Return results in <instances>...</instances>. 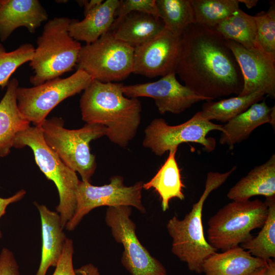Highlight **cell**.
Listing matches in <instances>:
<instances>
[{"label":"cell","instance_id":"20","mask_svg":"<svg viewBox=\"0 0 275 275\" xmlns=\"http://www.w3.org/2000/svg\"><path fill=\"white\" fill-rule=\"evenodd\" d=\"M18 85L17 78L10 79L6 92L0 101L1 157L10 153L17 134L30 126V122L21 113L17 106L16 91Z\"/></svg>","mask_w":275,"mask_h":275},{"label":"cell","instance_id":"30","mask_svg":"<svg viewBox=\"0 0 275 275\" xmlns=\"http://www.w3.org/2000/svg\"><path fill=\"white\" fill-rule=\"evenodd\" d=\"M257 27V43L259 50L275 63V5L272 2L266 12L254 16Z\"/></svg>","mask_w":275,"mask_h":275},{"label":"cell","instance_id":"34","mask_svg":"<svg viewBox=\"0 0 275 275\" xmlns=\"http://www.w3.org/2000/svg\"><path fill=\"white\" fill-rule=\"evenodd\" d=\"M0 275H20L14 254L7 248L0 253Z\"/></svg>","mask_w":275,"mask_h":275},{"label":"cell","instance_id":"32","mask_svg":"<svg viewBox=\"0 0 275 275\" xmlns=\"http://www.w3.org/2000/svg\"><path fill=\"white\" fill-rule=\"evenodd\" d=\"M133 12H139L160 17L155 0H121L115 13L114 24ZM112 24V25H113Z\"/></svg>","mask_w":275,"mask_h":275},{"label":"cell","instance_id":"27","mask_svg":"<svg viewBox=\"0 0 275 275\" xmlns=\"http://www.w3.org/2000/svg\"><path fill=\"white\" fill-rule=\"evenodd\" d=\"M164 28L181 36L190 24L195 22L190 0H155Z\"/></svg>","mask_w":275,"mask_h":275},{"label":"cell","instance_id":"23","mask_svg":"<svg viewBox=\"0 0 275 275\" xmlns=\"http://www.w3.org/2000/svg\"><path fill=\"white\" fill-rule=\"evenodd\" d=\"M119 0H106L91 11L80 21L72 19L68 31L74 40L86 44L95 42L108 32L115 19Z\"/></svg>","mask_w":275,"mask_h":275},{"label":"cell","instance_id":"4","mask_svg":"<svg viewBox=\"0 0 275 275\" xmlns=\"http://www.w3.org/2000/svg\"><path fill=\"white\" fill-rule=\"evenodd\" d=\"M71 21L65 17H54L44 25L30 62L34 73L30 81L34 86L60 77L76 65L81 46L69 35Z\"/></svg>","mask_w":275,"mask_h":275},{"label":"cell","instance_id":"1","mask_svg":"<svg viewBox=\"0 0 275 275\" xmlns=\"http://www.w3.org/2000/svg\"><path fill=\"white\" fill-rule=\"evenodd\" d=\"M184 85L210 100L239 95L243 78L228 39L214 28L193 23L180 37L175 70Z\"/></svg>","mask_w":275,"mask_h":275},{"label":"cell","instance_id":"6","mask_svg":"<svg viewBox=\"0 0 275 275\" xmlns=\"http://www.w3.org/2000/svg\"><path fill=\"white\" fill-rule=\"evenodd\" d=\"M29 147L36 164L46 178L55 184L59 196L56 211L63 228L73 217L76 207V190L80 182L76 173L69 168L45 143L40 126H31L16 135L13 147Z\"/></svg>","mask_w":275,"mask_h":275},{"label":"cell","instance_id":"11","mask_svg":"<svg viewBox=\"0 0 275 275\" xmlns=\"http://www.w3.org/2000/svg\"><path fill=\"white\" fill-rule=\"evenodd\" d=\"M131 211L130 206L109 207L105 215L113 238L123 246L122 265L131 275H167L162 264L139 240L135 224L130 218Z\"/></svg>","mask_w":275,"mask_h":275},{"label":"cell","instance_id":"29","mask_svg":"<svg viewBox=\"0 0 275 275\" xmlns=\"http://www.w3.org/2000/svg\"><path fill=\"white\" fill-rule=\"evenodd\" d=\"M195 22L214 28L239 8L238 0H190Z\"/></svg>","mask_w":275,"mask_h":275},{"label":"cell","instance_id":"39","mask_svg":"<svg viewBox=\"0 0 275 275\" xmlns=\"http://www.w3.org/2000/svg\"><path fill=\"white\" fill-rule=\"evenodd\" d=\"M239 3L244 4L248 9H251L255 7L258 1L257 0H238Z\"/></svg>","mask_w":275,"mask_h":275},{"label":"cell","instance_id":"8","mask_svg":"<svg viewBox=\"0 0 275 275\" xmlns=\"http://www.w3.org/2000/svg\"><path fill=\"white\" fill-rule=\"evenodd\" d=\"M134 47L116 39L111 31L95 42L81 46L77 69L102 82H117L133 72Z\"/></svg>","mask_w":275,"mask_h":275},{"label":"cell","instance_id":"37","mask_svg":"<svg viewBox=\"0 0 275 275\" xmlns=\"http://www.w3.org/2000/svg\"><path fill=\"white\" fill-rule=\"evenodd\" d=\"M75 272L78 275H100L97 268L91 264L82 266Z\"/></svg>","mask_w":275,"mask_h":275},{"label":"cell","instance_id":"22","mask_svg":"<svg viewBox=\"0 0 275 275\" xmlns=\"http://www.w3.org/2000/svg\"><path fill=\"white\" fill-rule=\"evenodd\" d=\"M164 29L163 22L160 17L133 12L113 24L109 31L116 39L134 47L150 40Z\"/></svg>","mask_w":275,"mask_h":275},{"label":"cell","instance_id":"17","mask_svg":"<svg viewBox=\"0 0 275 275\" xmlns=\"http://www.w3.org/2000/svg\"><path fill=\"white\" fill-rule=\"evenodd\" d=\"M269 123L274 129L275 107L268 106L265 100L256 102L246 111L223 125L219 142L233 149L235 144L247 139L257 128Z\"/></svg>","mask_w":275,"mask_h":275},{"label":"cell","instance_id":"35","mask_svg":"<svg viewBox=\"0 0 275 275\" xmlns=\"http://www.w3.org/2000/svg\"><path fill=\"white\" fill-rule=\"evenodd\" d=\"M25 194V190L21 189L10 197L7 198L0 197V219L5 214L8 206L21 200L24 197ZM2 236V233L0 229V239Z\"/></svg>","mask_w":275,"mask_h":275},{"label":"cell","instance_id":"31","mask_svg":"<svg viewBox=\"0 0 275 275\" xmlns=\"http://www.w3.org/2000/svg\"><path fill=\"white\" fill-rule=\"evenodd\" d=\"M35 47L29 43L21 44L16 49L7 51L0 43V87H7L10 77L23 64L30 62Z\"/></svg>","mask_w":275,"mask_h":275},{"label":"cell","instance_id":"24","mask_svg":"<svg viewBox=\"0 0 275 275\" xmlns=\"http://www.w3.org/2000/svg\"><path fill=\"white\" fill-rule=\"evenodd\" d=\"M178 148L169 152V155L154 177L148 182L144 183L143 189L153 188L159 195L163 211L169 208V202L173 198L183 200L185 198L180 170L176 159Z\"/></svg>","mask_w":275,"mask_h":275},{"label":"cell","instance_id":"5","mask_svg":"<svg viewBox=\"0 0 275 275\" xmlns=\"http://www.w3.org/2000/svg\"><path fill=\"white\" fill-rule=\"evenodd\" d=\"M40 127L47 145L66 166L79 174L82 181L90 182L97 168L90 143L105 135L106 127L86 123L80 128L68 129L64 127L63 119L57 117L46 119Z\"/></svg>","mask_w":275,"mask_h":275},{"label":"cell","instance_id":"18","mask_svg":"<svg viewBox=\"0 0 275 275\" xmlns=\"http://www.w3.org/2000/svg\"><path fill=\"white\" fill-rule=\"evenodd\" d=\"M267 266V262L252 255L239 245L215 252L202 265L204 275H249Z\"/></svg>","mask_w":275,"mask_h":275},{"label":"cell","instance_id":"19","mask_svg":"<svg viewBox=\"0 0 275 275\" xmlns=\"http://www.w3.org/2000/svg\"><path fill=\"white\" fill-rule=\"evenodd\" d=\"M40 215L42 250L40 263L35 275H46L50 266L56 267L63 252L67 237L60 215L45 205L34 203Z\"/></svg>","mask_w":275,"mask_h":275},{"label":"cell","instance_id":"13","mask_svg":"<svg viewBox=\"0 0 275 275\" xmlns=\"http://www.w3.org/2000/svg\"><path fill=\"white\" fill-rule=\"evenodd\" d=\"M175 72L153 82L123 86V92L128 98L141 97L152 98L160 114H179L193 104L202 101H211L199 95L180 84Z\"/></svg>","mask_w":275,"mask_h":275},{"label":"cell","instance_id":"16","mask_svg":"<svg viewBox=\"0 0 275 275\" xmlns=\"http://www.w3.org/2000/svg\"><path fill=\"white\" fill-rule=\"evenodd\" d=\"M47 19L45 9L38 0H2L0 39L6 40L20 27H24L34 33Z\"/></svg>","mask_w":275,"mask_h":275},{"label":"cell","instance_id":"9","mask_svg":"<svg viewBox=\"0 0 275 275\" xmlns=\"http://www.w3.org/2000/svg\"><path fill=\"white\" fill-rule=\"evenodd\" d=\"M92 80L87 73L77 69L66 78L58 77L30 88L18 87L16 91L18 107L30 123L40 126L57 105L84 91Z\"/></svg>","mask_w":275,"mask_h":275},{"label":"cell","instance_id":"15","mask_svg":"<svg viewBox=\"0 0 275 275\" xmlns=\"http://www.w3.org/2000/svg\"><path fill=\"white\" fill-rule=\"evenodd\" d=\"M228 44L238 63L243 78V88L239 95H246L259 91L274 98L275 63L259 50L247 49L228 39Z\"/></svg>","mask_w":275,"mask_h":275},{"label":"cell","instance_id":"26","mask_svg":"<svg viewBox=\"0 0 275 275\" xmlns=\"http://www.w3.org/2000/svg\"><path fill=\"white\" fill-rule=\"evenodd\" d=\"M264 95V93L258 91L217 101H207L203 104L200 113L202 116L208 121L215 120L226 123L253 104L259 102Z\"/></svg>","mask_w":275,"mask_h":275},{"label":"cell","instance_id":"21","mask_svg":"<svg viewBox=\"0 0 275 275\" xmlns=\"http://www.w3.org/2000/svg\"><path fill=\"white\" fill-rule=\"evenodd\" d=\"M256 196L275 197V154L264 163L256 166L241 178L227 193L234 201H244Z\"/></svg>","mask_w":275,"mask_h":275},{"label":"cell","instance_id":"7","mask_svg":"<svg viewBox=\"0 0 275 275\" xmlns=\"http://www.w3.org/2000/svg\"><path fill=\"white\" fill-rule=\"evenodd\" d=\"M268 209L266 200L232 201L209 219L208 242L222 251L243 243L253 237L252 230L263 225Z\"/></svg>","mask_w":275,"mask_h":275},{"label":"cell","instance_id":"12","mask_svg":"<svg viewBox=\"0 0 275 275\" xmlns=\"http://www.w3.org/2000/svg\"><path fill=\"white\" fill-rule=\"evenodd\" d=\"M123 181V177L119 175L112 177L109 183L101 186L80 181L76 193V209L65 226L66 229L73 230L86 214L100 206H130L145 213L146 209L142 199L144 182L140 181L127 186Z\"/></svg>","mask_w":275,"mask_h":275},{"label":"cell","instance_id":"41","mask_svg":"<svg viewBox=\"0 0 275 275\" xmlns=\"http://www.w3.org/2000/svg\"><path fill=\"white\" fill-rule=\"evenodd\" d=\"M1 3H2V0H0V6L1 5Z\"/></svg>","mask_w":275,"mask_h":275},{"label":"cell","instance_id":"10","mask_svg":"<svg viewBox=\"0 0 275 275\" xmlns=\"http://www.w3.org/2000/svg\"><path fill=\"white\" fill-rule=\"evenodd\" d=\"M222 130V125L205 119L200 111L176 125H170L164 119L156 118L145 129L142 144L159 156L184 143L199 144L210 152L215 149L216 142L213 138H207V134L213 130Z\"/></svg>","mask_w":275,"mask_h":275},{"label":"cell","instance_id":"3","mask_svg":"<svg viewBox=\"0 0 275 275\" xmlns=\"http://www.w3.org/2000/svg\"><path fill=\"white\" fill-rule=\"evenodd\" d=\"M236 169L235 166L225 173L209 172L203 193L191 210L182 219L174 216L167 224L173 240L172 253L185 262L191 271L202 273L205 260L217 251L208 242L204 235L202 219L204 203L210 193L223 184Z\"/></svg>","mask_w":275,"mask_h":275},{"label":"cell","instance_id":"38","mask_svg":"<svg viewBox=\"0 0 275 275\" xmlns=\"http://www.w3.org/2000/svg\"><path fill=\"white\" fill-rule=\"evenodd\" d=\"M267 262L268 275H275V262L272 259H268Z\"/></svg>","mask_w":275,"mask_h":275},{"label":"cell","instance_id":"14","mask_svg":"<svg viewBox=\"0 0 275 275\" xmlns=\"http://www.w3.org/2000/svg\"><path fill=\"white\" fill-rule=\"evenodd\" d=\"M180 37L164 28L150 40L134 47L132 73L153 78L175 72Z\"/></svg>","mask_w":275,"mask_h":275},{"label":"cell","instance_id":"28","mask_svg":"<svg viewBox=\"0 0 275 275\" xmlns=\"http://www.w3.org/2000/svg\"><path fill=\"white\" fill-rule=\"evenodd\" d=\"M266 201L268 214L261 230L256 237L242 243V248L253 256L266 261L275 258V197Z\"/></svg>","mask_w":275,"mask_h":275},{"label":"cell","instance_id":"25","mask_svg":"<svg viewBox=\"0 0 275 275\" xmlns=\"http://www.w3.org/2000/svg\"><path fill=\"white\" fill-rule=\"evenodd\" d=\"M214 29L227 39L247 49L261 51L257 43V27L254 17L240 8Z\"/></svg>","mask_w":275,"mask_h":275},{"label":"cell","instance_id":"2","mask_svg":"<svg viewBox=\"0 0 275 275\" xmlns=\"http://www.w3.org/2000/svg\"><path fill=\"white\" fill-rule=\"evenodd\" d=\"M123 86L121 83L92 79L84 90L79 107L84 121L106 127L108 140L125 148L137 133L142 105L138 98L124 95Z\"/></svg>","mask_w":275,"mask_h":275},{"label":"cell","instance_id":"36","mask_svg":"<svg viewBox=\"0 0 275 275\" xmlns=\"http://www.w3.org/2000/svg\"><path fill=\"white\" fill-rule=\"evenodd\" d=\"M104 1L91 0V1H77V3L84 8V16L91 11L98 7Z\"/></svg>","mask_w":275,"mask_h":275},{"label":"cell","instance_id":"33","mask_svg":"<svg viewBox=\"0 0 275 275\" xmlns=\"http://www.w3.org/2000/svg\"><path fill=\"white\" fill-rule=\"evenodd\" d=\"M73 241L67 238L61 256L52 275H77L73 265Z\"/></svg>","mask_w":275,"mask_h":275},{"label":"cell","instance_id":"40","mask_svg":"<svg viewBox=\"0 0 275 275\" xmlns=\"http://www.w3.org/2000/svg\"><path fill=\"white\" fill-rule=\"evenodd\" d=\"M249 275H268L267 266Z\"/></svg>","mask_w":275,"mask_h":275}]
</instances>
